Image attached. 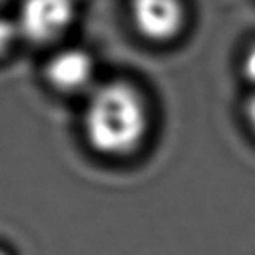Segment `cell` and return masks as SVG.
I'll return each instance as SVG.
<instances>
[{
  "label": "cell",
  "mask_w": 255,
  "mask_h": 255,
  "mask_svg": "<svg viewBox=\"0 0 255 255\" xmlns=\"http://www.w3.org/2000/svg\"><path fill=\"white\" fill-rule=\"evenodd\" d=\"M241 72L246 82L252 86V91H255V44L249 47L242 57Z\"/></svg>",
  "instance_id": "obj_6"
},
{
  "label": "cell",
  "mask_w": 255,
  "mask_h": 255,
  "mask_svg": "<svg viewBox=\"0 0 255 255\" xmlns=\"http://www.w3.org/2000/svg\"><path fill=\"white\" fill-rule=\"evenodd\" d=\"M150 130V104L133 83L113 80L95 85L86 95L83 133L95 153L114 159L133 156Z\"/></svg>",
  "instance_id": "obj_1"
},
{
  "label": "cell",
  "mask_w": 255,
  "mask_h": 255,
  "mask_svg": "<svg viewBox=\"0 0 255 255\" xmlns=\"http://www.w3.org/2000/svg\"><path fill=\"white\" fill-rule=\"evenodd\" d=\"M75 16L73 0H23L15 20L20 38L44 44L60 38Z\"/></svg>",
  "instance_id": "obj_2"
},
{
  "label": "cell",
  "mask_w": 255,
  "mask_h": 255,
  "mask_svg": "<svg viewBox=\"0 0 255 255\" xmlns=\"http://www.w3.org/2000/svg\"><path fill=\"white\" fill-rule=\"evenodd\" d=\"M95 59L90 52L80 47L62 49L46 64L49 85L65 95H88L95 86Z\"/></svg>",
  "instance_id": "obj_3"
},
{
  "label": "cell",
  "mask_w": 255,
  "mask_h": 255,
  "mask_svg": "<svg viewBox=\"0 0 255 255\" xmlns=\"http://www.w3.org/2000/svg\"><path fill=\"white\" fill-rule=\"evenodd\" d=\"M18 38H20V33H18L16 23L0 16V57L10 51Z\"/></svg>",
  "instance_id": "obj_5"
},
{
  "label": "cell",
  "mask_w": 255,
  "mask_h": 255,
  "mask_svg": "<svg viewBox=\"0 0 255 255\" xmlns=\"http://www.w3.org/2000/svg\"><path fill=\"white\" fill-rule=\"evenodd\" d=\"M244 117H246L249 128H251L252 133L255 135V91L251 93V96H249L244 103Z\"/></svg>",
  "instance_id": "obj_7"
},
{
  "label": "cell",
  "mask_w": 255,
  "mask_h": 255,
  "mask_svg": "<svg viewBox=\"0 0 255 255\" xmlns=\"http://www.w3.org/2000/svg\"><path fill=\"white\" fill-rule=\"evenodd\" d=\"M0 255H10L7 251H3V249H0Z\"/></svg>",
  "instance_id": "obj_8"
},
{
  "label": "cell",
  "mask_w": 255,
  "mask_h": 255,
  "mask_svg": "<svg viewBox=\"0 0 255 255\" xmlns=\"http://www.w3.org/2000/svg\"><path fill=\"white\" fill-rule=\"evenodd\" d=\"M132 18L143 38L163 42L179 34L184 7L180 0H132Z\"/></svg>",
  "instance_id": "obj_4"
}]
</instances>
